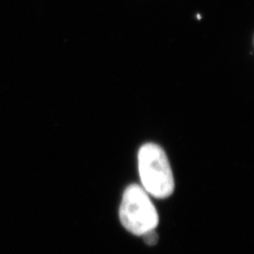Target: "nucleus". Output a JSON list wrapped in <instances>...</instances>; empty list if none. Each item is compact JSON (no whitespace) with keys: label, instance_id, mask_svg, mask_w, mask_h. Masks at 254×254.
Here are the masks:
<instances>
[{"label":"nucleus","instance_id":"1","mask_svg":"<svg viewBox=\"0 0 254 254\" xmlns=\"http://www.w3.org/2000/svg\"><path fill=\"white\" fill-rule=\"evenodd\" d=\"M138 170L147 192L164 199L174 190L173 171L163 150L154 143H146L138 152Z\"/></svg>","mask_w":254,"mask_h":254},{"label":"nucleus","instance_id":"2","mask_svg":"<svg viewBox=\"0 0 254 254\" xmlns=\"http://www.w3.org/2000/svg\"><path fill=\"white\" fill-rule=\"evenodd\" d=\"M120 218L124 227L136 236H143L158 224L156 209L145 191L136 185L128 187L125 191Z\"/></svg>","mask_w":254,"mask_h":254},{"label":"nucleus","instance_id":"3","mask_svg":"<svg viewBox=\"0 0 254 254\" xmlns=\"http://www.w3.org/2000/svg\"><path fill=\"white\" fill-rule=\"evenodd\" d=\"M143 239L145 241L146 244L149 246H154L157 243L158 241V236L157 234L154 232V230L149 231L146 234L143 235Z\"/></svg>","mask_w":254,"mask_h":254}]
</instances>
